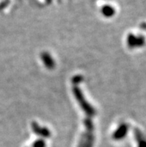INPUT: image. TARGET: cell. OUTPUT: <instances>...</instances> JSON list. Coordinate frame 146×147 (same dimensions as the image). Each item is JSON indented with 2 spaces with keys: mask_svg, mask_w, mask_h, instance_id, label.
Instances as JSON below:
<instances>
[{
  "mask_svg": "<svg viewBox=\"0 0 146 147\" xmlns=\"http://www.w3.org/2000/svg\"><path fill=\"white\" fill-rule=\"evenodd\" d=\"M103 13L105 16H110L113 13V9L110 6H105L103 8Z\"/></svg>",
  "mask_w": 146,
  "mask_h": 147,
  "instance_id": "1",
  "label": "cell"
},
{
  "mask_svg": "<svg viewBox=\"0 0 146 147\" xmlns=\"http://www.w3.org/2000/svg\"><path fill=\"white\" fill-rule=\"evenodd\" d=\"M8 2H9V0H4L3 2H2L0 3V8H2V7H5L6 5H7Z\"/></svg>",
  "mask_w": 146,
  "mask_h": 147,
  "instance_id": "2",
  "label": "cell"
}]
</instances>
